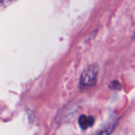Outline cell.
<instances>
[{
    "label": "cell",
    "mask_w": 135,
    "mask_h": 135,
    "mask_svg": "<svg viewBox=\"0 0 135 135\" xmlns=\"http://www.w3.org/2000/svg\"><path fill=\"white\" fill-rule=\"evenodd\" d=\"M99 67L95 64L89 66L85 69L80 77V86L83 89H87L94 86L97 80Z\"/></svg>",
    "instance_id": "6da1fadb"
},
{
    "label": "cell",
    "mask_w": 135,
    "mask_h": 135,
    "mask_svg": "<svg viewBox=\"0 0 135 135\" xmlns=\"http://www.w3.org/2000/svg\"><path fill=\"white\" fill-rule=\"evenodd\" d=\"M79 126L81 129L85 130L89 127L92 126L95 123V118L92 116H87V115H80L79 118Z\"/></svg>",
    "instance_id": "7a4b0ae2"
},
{
    "label": "cell",
    "mask_w": 135,
    "mask_h": 135,
    "mask_svg": "<svg viewBox=\"0 0 135 135\" xmlns=\"http://www.w3.org/2000/svg\"><path fill=\"white\" fill-rule=\"evenodd\" d=\"M114 126H115V123H110L108 126H107L105 128L99 131L96 135H110L111 132H113Z\"/></svg>",
    "instance_id": "3957f363"
},
{
    "label": "cell",
    "mask_w": 135,
    "mask_h": 135,
    "mask_svg": "<svg viewBox=\"0 0 135 135\" xmlns=\"http://www.w3.org/2000/svg\"><path fill=\"white\" fill-rule=\"evenodd\" d=\"M16 0H0V10L5 9L14 3Z\"/></svg>",
    "instance_id": "277c9868"
},
{
    "label": "cell",
    "mask_w": 135,
    "mask_h": 135,
    "mask_svg": "<svg viewBox=\"0 0 135 135\" xmlns=\"http://www.w3.org/2000/svg\"><path fill=\"white\" fill-rule=\"evenodd\" d=\"M110 87L113 89H115V90H120L121 89V84H119V82L118 81H114L110 84Z\"/></svg>",
    "instance_id": "5b68a950"
},
{
    "label": "cell",
    "mask_w": 135,
    "mask_h": 135,
    "mask_svg": "<svg viewBox=\"0 0 135 135\" xmlns=\"http://www.w3.org/2000/svg\"><path fill=\"white\" fill-rule=\"evenodd\" d=\"M132 39H135V31L133 32V34L132 36Z\"/></svg>",
    "instance_id": "8992f818"
}]
</instances>
